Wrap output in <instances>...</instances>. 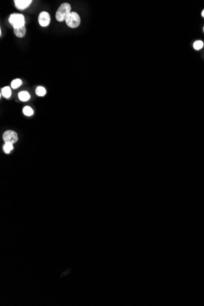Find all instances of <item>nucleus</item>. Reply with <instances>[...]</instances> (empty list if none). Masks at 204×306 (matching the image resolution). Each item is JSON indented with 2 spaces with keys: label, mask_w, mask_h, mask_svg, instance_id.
<instances>
[{
  "label": "nucleus",
  "mask_w": 204,
  "mask_h": 306,
  "mask_svg": "<svg viewBox=\"0 0 204 306\" xmlns=\"http://www.w3.org/2000/svg\"><path fill=\"white\" fill-rule=\"evenodd\" d=\"M71 12V6L67 3H64L60 6L56 13L57 21L62 22L65 20L67 15Z\"/></svg>",
  "instance_id": "nucleus-1"
},
{
  "label": "nucleus",
  "mask_w": 204,
  "mask_h": 306,
  "mask_svg": "<svg viewBox=\"0 0 204 306\" xmlns=\"http://www.w3.org/2000/svg\"><path fill=\"white\" fill-rule=\"evenodd\" d=\"M67 25L71 28H76L81 23L80 17L75 12H70L65 19Z\"/></svg>",
  "instance_id": "nucleus-2"
},
{
  "label": "nucleus",
  "mask_w": 204,
  "mask_h": 306,
  "mask_svg": "<svg viewBox=\"0 0 204 306\" xmlns=\"http://www.w3.org/2000/svg\"><path fill=\"white\" fill-rule=\"evenodd\" d=\"M9 23L13 26V28H19L25 26V17L20 13H13L9 18Z\"/></svg>",
  "instance_id": "nucleus-3"
},
{
  "label": "nucleus",
  "mask_w": 204,
  "mask_h": 306,
  "mask_svg": "<svg viewBox=\"0 0 204 306\" xmlns=\"http://www.w3.org/2000/svg\"><path fill=\"white\" fill-rule=\"evenodd\" d=\"M3 138L5 143L14 144L18 141V135L12 130H7L4 133Z\"/></svg>",
  "instance_id": "nucleus-4"
},
{
  "label": "nucleus",
  "mask_w": 204,
  "mask_h": 306,
  "mask_svg": "<svg viewBox=\"0 0 204 306\" xmlns=\"http://www.w3.org/2000/svg\"><path fill=\"white\" fill-rule=\"evenodd\" d=\"M39 23L42 27L48 26L50 22V15L49 13L43 11L40 13L39 15Z\"/></svg>",
  "instance_id": "nucleus-5"
},
{
  "label": "nucleus",
  "mask_w": 204,
  "mask_h": 306,
  "mask_svg": "<svg viewBox=\"0 0 204 306\" xmlns=\"http://www.w3.org/2000/svg\"><path fill=\"white\" fill-rule=\"evenodd\" d=\"M31 0H15L14 3L16 8L19 10H23L30 5Z\"/></svg>",
  "instance_id": "nucleus-6"
},
{
  "label": "nucleus",
  "mask_w": 204,
  "mask_h": 306,
  "mask_svg": "<svg viewBox=\"0 0 204 306\" xmlns=\"http://www.w3.org/2000/svg\"><path fill=\"white\" fill-rule=\"evenodd\" d=\"M13 32H14L15 35L20 38L23 37L26 34V28L25 26H23L22 28H13Z\"/></svg>",
  "instance_id": "nucleus-7"
},
{
  "label": "nucleus",
  "mask_w": 204,
  "mask_h": 306,
  "mask_svg": "<svg viewBox=\"0 0 204 306\" xmlns=\"http://www.w3.org/2000/svg\"><path fill=\"white\" fill-rule=\"evenodd\" d=\"M18 98L21 101H26L30 100V95L28 92L22 91L18 94Z\"/></svg>",
  "instance_id": "nucleus-8"
},
{
  "label": "nucleus",
  "mask_w": 204,
  "mask_h": 306,
  "mask_svg": "<svg viewBox=\"0 0 204 306\" xmlns=\"http://www.w3.org/2000/svg\"><path fill=\"white\" fill-rule=\"evenodd\" d=\"M1 95L4 97L9 98L11 96V90L9 86H6L1 89Z\"/></svg>",
  "instance_id": "nucleus-9"
},
{
  "label": "nucleus",
  "mask_w": 204,
  "mask_h": 306,
  "mask_svg": "<svg viewBox=\"0 0 204 306\" xmlns=\"http://www.w3.org/2000/svg\"><path fill=\"white\" fill-rule=\"evenodd\" d=\"M36 94L37 96L40 97H43L46 94V90L42 86H39L36 89Z\"/></svg>",
  "instance_id": "nucleus-10"
},
{
  "label": "nucleus",
  "mask_w": 204,
  "mask_h": 306,
  "mask_svg": "<svg viewBox=\"0 0 204 306\" xmlns=\"http://www.w3.org/2000/svg\"><path fill=\"white\" fill-rule=\"evenodd\" d=\"M23 112L24 114L26 116H31L34 114V111L32 109L28 106H26L23 108Z\"/></svg>",
  "instance_id": "nucleus-11"
},
{
  "label": "nucleus",
  "mask_w": 204,
  "mask_h": 306,
  "mask_svg": "<svg viewBox=\"0 0 204 306\" xmlns=\"http://www.w3.org/2000/svg\"><path fill=\"white\" fill-rule=\"evenodd\" d=\"M22 84V81L20 79H15L13 80L11 83V87L13 89H17Z\"/></svg>",
  "instance_id": "nucleus-12"
},
{
  "label": "nucleus",
  "mask_w": 204,
  "mask_h": 306,
  "mask_svg": "<svg viewBox=\"0 0 204 306\" xmlns=\"http://www.w3.org/2000/svg\"><path fill=\"white\" fill-rule=\"evenodd\" d=\"M13 149V144L12 143H5L4 147H3V150L4 152L7 154L9 153Z\"/></svg>",
  "instance_id": "nucleus-13"
},
{
  "label": "nucleus",
  "mask_w": 204,
  "mask_h": 306,
  "mask_svg": "<svg viewBox=\"0 0 204 306\" xmlns=\"http://www.w3.org/2000/svg\"><path fill=\"white\" fill-rule=\"evenodd\" d=\"M203 46V43L201 40H197L193 44L194 49L196 50H199L202 49Z\"/></svg>",
  "instance_id": "nucleus-14"
},
{
  "label": "nucleus",
  "mask_w": 204,
  "mask_h": 306,
  "mask_svg": "<svg viewBox=\"0 0 204 306\" xmlns=\"http://www.w3.org/2000/svg\"><path fill=\"white\" fill-rule=\"evenodd\" d=\"M202 16L204 18V10H203L202 12Z\"/></svg>",
  "instance_id": "nucleus-15"
},
{
  "label": "nucleus",
  "mask_w": 204,
  "mask_h": 306,
  "mask_svg": "<svg viewBox=\"0 0 204 306\" xmlns=\"http://www.w3.org/2000/svg\"><path fill=\"white\" fill-rule=\"evenodd\" d=\"M203 32H204V26H203Z\"/></svg>",
  "instance_id": "nucleus-16"
}]
</instances>
